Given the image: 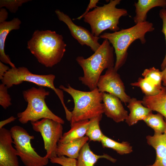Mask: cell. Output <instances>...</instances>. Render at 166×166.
Instances as JSON below:
<instances>
[{
    "label": "cell",
    "mask_w": 166,
    "mask_h": 166,
    "mask_svg": "<svg viewBox=\"0 0 166 166\" xmlns=\"http://www.w3.org/2000/svg\"><path fill=\"white\" fill-rule=\"evenodd\" d=\"M66 46L62 35L55 31L37 30L28 41L27 47L40 63L51 68L61 61Z\"/></svg>",
    "instance_id": "6da1fadb"
},
{
    "label": "cell",
    "mask_w": 166,
    "mask_h": 166,
    "mask_svg": "<svg viewBox=\"0 0 166 166\" xmlns=\"http://www.w3.org/2000/svg\"><path fill=\"white\" fill-rule=\"evenodd\" d=\"M110 44L107 39H104L99 48L90 57L85 58L78 56L76 59L84 73L83 76L79 77V80L90 91L97 88L102 71L114 66V48Z\"/></svg>",
    "instance_id": "7a4b0ae2"
},
{
    "label": "cell",
    "mask_w": 166,
    "mask_h": 166,
    "mask_svg": "<svg viewBox=\"0 0 166 166\" xmlns=\"http://www.w3.org/2000/svg\"><path fill=\"white\" fill-rule=\"evenodd\" d=\"M155 29L153 23L148 21L135 24L128 28L122 29L112 33H105L100 38L107 39L115 50L116 61L114 68L117 71L125 63L128 56V49L136 40L139 39L142 44L145 43V35Z\"/></svg>",
    "instance_id": "3957f363"
},
{
    "label": "cell",
    "mask_w": 166,
    "mask_h": 166,
    "mask_svg": "<svg viewBox=\"0 0 166 166\" xmlns=\"http://www.w3.org/2000/svg\"><path fill=\"white\" fill-rule=\"evenodd\" d=\"M67 87L61 85L59 88L69 93L72 97L74 107L70 121V124L84 120H89L102 115L104 113L103 93L97 88L90 91H83L72 88L68 84Z\"/></svg>",
    "instance_id": "277c9868"
},
{
    "label": "cell",
    "mask_w": 166,
    "mask_h": 166,
    "mask_svg": "<svg viewBox=\"0 0 166 166\" xmlns=\"http://www.w3.org/2000/svg\"><path fill=\"white\" fill-rule=\"evenodd\" d=\"M121 2V0H110L103 6H97L84 16V21L89 25L91 33L94 36L99 37L107 29L114 32L119 30L120 19L128 15L126 10L116 7Z\"/></svg>",
    "instance_id": "5b68a950"
},
{
    "label": "cell",
    "mask_w": 166,
    "mask_h": 166,
    "mask_svg": "<svg viewBox=\"0 0 166 166\" xmlns=\"http://www.w3.org/2000/svg\"><path fill=\"white\" fill-rule=\"evenodd\" d=\"M49 93L41 86L32 87L23 91V97L27 105L23 111L17 114L19 121L26 124L29 121L35 122L41 119L48 118L63 124L64 120L52 112L46 103L45 99Z\"/></svg>",
    "instance_id": "8992f818"
},
{
    "label": "cell",
    "mask_w": 166,
    "mask_h": 166,
    "mask_svg": "<svg viewBox=\"0 0 166 166\" xmlns=\"http://www.w3.org/2000/svg\"><path fill=\"white\" fill-rule=\"evenodd\" d=\"M55 78L53 74L39 75L34 74L25 67H11L6 73L1 80L2 82L9 89L14 85H17L24 81L34 83L42 87H46L53 90L60 99L64 109L66 117H70L71 112L67 108L64 103L63 91L56 88L54 81Z\"/></svg>",
    "instance_id": "52a82bcc"
},
{
    "label": "cell",
    "mask_w": 166,
    "mask_h": 166,
    "mask_svg": "<svg viewBox=\"0 0 166 166\" xmlns=\"http://www.w3.org/2000/svg\"><path fill=\"white\" fill-rule=\"evenodd\" d=\"M10 130L17 155L25 166H45L48 164L49 159L40 156L32 147L31 142L34 138V136L17 125Z\"/></svg>",
    "instance_id": "ba28073f"
},
{
    "label": "cell",
    "mask_w": 166,
    "mask_h": 166,
    "mask_svg": "<svg viewBox=\"0 0 166 166\" xmlns=\"http://www.w3.org/2000/svg\"><path fill=\"white\" fill-rule=\"evenodd\" d=\"M31 123L33 129L42 137L46 152L45 156L49 160L57 157V144L63 135L62 124L48 118Z\"/></svg>",
    "instance_id": "9c48e42d"
},
{
    "label": "cell",
    "mask_w": 166,
    "mask_h": 166,
    "mask_svg": "<svg viewBox=\"0 0 166 166\" xmlns=\"http://www.w3.org/2000/svg\"><path fill=\"white\" fill-rule=\"evenodd\" d=\"M117 71L114 67L107 69L105 74L100 77L97 88L100 92L113 95L126 104L131 98L126 93L124 84Z\"/></svg>",
    "instance_id": "30bf717a"
},
{
    "label": "cell",
    "mask_w": 166,
    "mask_h": 166,
    "mask_svg": "<svg viewBox=\"0 0 166 166\" xmlns=\"http://www.w3.org/2000/svg\"><path fill=\"white\" fill-rule=\"evenodd\" d=\"M55 13L59 20L67 26L72 36L81 45L89 46L94 52L99 48L101 45L98 42L99 37L94 36L87 29L75 24L68 15L59 10H56Z\"/></svg>",
    "instance_id": "8fae6325"
},
{
    "label": "cell",
    "mask_w": 166,
    "mask_h": 166,
    "mask_svg": "<svg viewBox=\"0 0 166 166\" xmlns=\"http://www.w3.org/2000/svg\"><path fill=\"white\" fill-rule=\"evenodd\" d=\"M10 130L0 129V166H20Z\"/></svg>",
    "instance_id": "7c38bea8"
},
{
    "label": "cell",
    "mask_w": 166,
    "mask_h": 166,
    "mask_svg": "<svg viewBox=\"0 0 166 166\" xmlns=\"http://www.w3.org/2000/svg\"><path fill=\"white\" fill-rule=\"evenodd\" d=\"M121 101L118 97L113 95L103 93L104 113L116 123L124 121L128 115Z\"/></svg>",
    "instance_id": "4fadbf2b"
},
{
    "label": "cell",
    "mask_w": 166,
    "mask_h": 166,
    "mask_svg": "<svg viewBox=\"0 0 166 166\" xmlns=\"http://www.w3.org/2000/svg\"><path fill=\"white\" fill-rule=\"evenodd\" d=\"M21 23V21L18 18H14L11 21L0 23V60L3 63L9 65L13 68L16 67L11 61L9 56L5 54V42L9 33L13 30L19 29Z\"/></svg>",
    "instance_id": "5bb4252c"
},
{
    "label": "cell",
    "mask_w": 166,
    "mask_h": 166,
    "mask_svg": "<svg viewBox=\"0 0 166 166\" xmlns=\"http://www.w3.org/2000/svg\"><path fill=\"white\" fill-rule=\"evenodd\" d=\"M127 107L130 111V113L125 120L129 126L136 124L140 121H143L147 116L152 113V110L143 105L142 101L137 100L135 98L130 99Z\"/></svg>",
    "instance_id": "9a60e30c"
},
{
    "label": "cell",
    "mask_w": 166,
    "mask_h": 166,
    "mask_svg": "<svg viewBox=\"0 0 166 166\" xmlns=\"http://www.w3.org/2000/svg\"><path fill=\"white\" fill-rule=\"evenodd\" d=\"M136 15L133 18L135 24L146 21L148 11L156 7L166 9V0H138L135 2Z\"/></svg>",
    "instance_id": "2e32d148"
},
{
    "label": "cell",
    "mask_w": 166,
    "mask_h": 166,
    "mask_svg": "<svg viewBox=\"0 0 166 166\" xmlns=\"http://www.w3.org/2000/svg\"><path fill=\"white\" fill-rule=\"evenodd\" d=\"M89 140L88 137L85 136L65 143L58 142L57 150V156H63L77 159L81 148Z\"/></svg>",
    "instance_id": "e0dca14e"
},
{
    "label": "cell",
    "mask_w": 166,
    "mask_h": 166,
    "mask_svg": "<svg viewBox=\"0 0 166 166\" xmlns=\"http://www.w3.org/2000/svg\"><path fill=\"white\" fill-rule=\"evenodd\" d=\"M142 101L144 106L157 112L166 119V87L162 86L160 92L155 96H145Z\"/></svg>",
    "instance_id": "ac0fdd59"
},
{
    "label": "cell",
    "mask_w": 166,
    "mask_h": 166,
    "mask_svg": "<svg viewBox=\"0 0 166 166\" xmlns=\"http://www.w3.org/2000/svg\"><path fill=\"white\" fill-rule=\"evenodd\" d=\"M102 158H106L113 163L116 160L107 154L98 155L94 154L91 150L87 142L80 151L77 160V166H94L98 160Z\"/></svg>",
    "instance_id": "d6986e66"
},
{
    "label": "cell",
    "mask_w": 166,
    "mask_h": 166,
    "mask_svg": "<svg viewBox=\"0 0 166 166\" xmlns=\"http://www.w3.org/2000/svg\"><path fill=\"white\" fill-rule=\"evenodd\" d=\"M89 123L90 120H86L70 124V129L63 134L58 142L65 143L84 137L86 135Z\"/></svg>",
    "instance_id": "ffe728a7"
},
{
    "label": "cell",
    "mask_w": 166,
    "mask_h": 166,
    "mask_svg": "<svg viewBox=\"0 0 166 166\" xmlns=\"http://www.w3.org/2000/svg\"><path fill=\"white\" fill-rule=\"evenodd\" d=\"M146 139L148 144L155 150L156 159L166 157V133L154 132L153 136H147Z\"/></svg>",
    "instance_id": "44dd1931"
},
{
    "label": "cell",
    "mask_w": 166,
    "mask_h": 166,
    "mask_svg": "<svg viewBox=\"0 0 166 166\" xmlns=\"http://www.w3.org/2000/svg\"><path fill=\"white\" fill-rule=\"evenodd\" d=\"M104 148H110L115 151L121 155L128 154L132 151V147L127 141H123L120 143L104 136L101 141Z\"/></svg>",
    "instance_id": "7402d4cb"
},
{
    "label": "cell",
    "mask_w": 166,
    "mask_h": 166,
    "mask_svg": "<svg viewBox=\"0 0 166 166\" xmlns=\"http://www.w3.org/2000/svg\"><path fill=\"white\" fill-rule=\"evenodd\" d=\"M130 85L139 87L145 96L148 97L158 94L160 92L163 86L160 87L149 79L141 77L138 79L137 81L132 83Z\"/></svg>",
    "instance_id": "603a6c76"
},
{
    "label": "cell",
    "mask_w": 166,
    "mask_h": 166,
    "mask_svg": "<svg viewBox=\"0 0 166 166\" xmlns=\"http://www.w3.org/2000/svg\"><path fill=\"white\" fill-rule=\"evenodd\" d=\"M163 116L160 113L149 114L143 120L147 125L152 128L154 132L166 133V122Z\"/></svg>",
    "instance_id": "cb8c5ba5"
},
{
    "label": "cell",
    "mask_w": 166,
    "mask_h": 166,
    "mask_svg": "<svg viewBox=\"0 0 166 166\" xmlns=\"http://www.w3.org/2000/svg\"><path fill=\"white\" fill-rule=\"evenodd\" d=\"M102 115L89 120L90 123L87 128L86 135L90 140L101 142L104 135L101 132L99 126L100 121Z\"/></svg>",
    "instance_id": "d4e9b609"
},
{
    "label": "cell",
    "mask_w": 166,
    "mask_h": 166,
    "mask_svg": "<svg viewBox=\"0 0 166 166\" xmlns=\"http://www.w3.org/2000/svg\"><path fill=\"white\" fill-rule=\"evenodd\" d=\"M144 78L150 80L156 85L162 87L161 83L162 81V71L153 67L144 70L142 74Z\"/></svg>",
    "instance_id": "484cf974"
},
{
    "label": "cell",
    "mask_w": 166,
    "mask_h": 166,
    "mask_svg": "<svg viewBox=\"0 0 166 166\" xmlns=\"http://www.w3.org/2000/svg\"><path fill=\"white\" fill-rule=\"evenodd\" d=\"M30 0H1L0 8L5 7L12 13H15L19 7L22 5Z\"/></svg>",
    "instance_id": "4316f807"
},
{
    "label": "cell",
    "mask_w": 166,
    "mask_h": 166,
    "mask_svg": "<svg viewBox=\"0 0 166 166\" xmlns=\"http://www.w3.org/2000/svg\"><path fill=\"white\" fill-rule=\"evenodd\" d=\"M7 87L2 83L0 85V105L5 109L12 105L11 99L8 93Z\"/></svg>",
    "instance_id": "83f0119b"
},
{
    "label": "cell",
    "mask_w": 166,
    "mask_h": 166,
    "mask_svg": "<svg viewBox=\"0 0 166 166\" xmlns=\"http://www.w3.org/2000/svg\"><path fill=\"white\" fill-rule=\"evenodd\" d=\"M53 164H56L62 166H77V160L65 156H57L50 159Z\"/></svg>",
    "instance_id": "f1b7e54d"
},
{
    "label": "cell",
    "mask_w": 166,
    "mask_h": 166,
    "mask_svg": "<svg viewBox=\"0 0 166 166\" xmlns=\"http://www.w3.org/2000/svg\"><path fill=\"white\" fill-rule=\"evenodd\" d=\"M159 16L163 22L162 28L161 32L164 34L165 37L166 42V9L162 8L159 12ZM166 65V52L165 57L161 65V69L163 70Z\"/></svg>",
    "instance_id": "f546056e"
},
{
    "label": "cell",
    "mask_w": 166,
    "mask_h": 166,
    "mask_svg": "<svg viewBox=\"0 0 166 166\" xmlns=\"http://www.w3.org/2000/svg\"><path fill=\"white\" fill-rule=\"evenodd\" d=\"M99 1V0H90L89 3L85 12L79 17L73 19V20H80L82 18H83L84 16L89 12V11L90 9H92L93 8H95L97 6L96 5L98 3Z\"/></svg>",
    "instance_id": "4dcf8cb0"
},
{
    "label": "cell",
    "mask_w": 166,
    "mask_h": 166,
    "mask_svg": "<svg viewBox=\"0 0 166 166\" xmlns=\"http://www.w3.org/2000/svg\"><path fill=\"white\" fill-rule=\"evenodd\" d=\"M10 69L7 65L4 64L0 61V79L1 80L3 78L6 73Z\"/></svg>",
    "instance_id": "1f68e13d"
},
{
    "label": "cell",
    "mask_w": 166,
    "mask_h": 166,
    "mask_svg": "<svg viewBox=\"0 0 166 166\" xmlns=\"http://www.w3.org/2000/svg\"><path fill=\"white\" fill-rule=\"evenodd\" d=\"M146 166H166V157L160 159H156L153 164Z\"/></svg>",
    "instance_id": "d6a6232c"
},
{
    "label": "cell",
    "mask_w": 166,
    "mask_h": 166,
    "mask_svg": "<svg viewBox=\"0 0 166 166\" xmlns=\"http://www.w3.org/2000/svg\"><path fill=\"white\" fill-rule=\"evenodd\" d=\"M8 16V13L5 8H1L0 9V23L6 21Z\"/></svg>",
    "instance_id": "836d02e7"
},
{
    "label": "cell",
    "mask_w": 166,
    "mask_h": 166,
    "mask_svg": "<svg viewBox=\"0 0 166 166\" xmlns=\"http://www.w3.org/2000/svg\"><path fill=\"white\" fill-rule=\"evenodd\" d=\"M16 119V117L12 116L6 120L1 121L0 122V129L3 128V127L6 124L14 121Z\"/></svg>",
    "instance_id": "e575fe53"
},
{
    "label": "cell",
    "mask_w": 166,
    "mask_h": 166,
    "mask_svg": "<svg viewBox=\"0 0 166 166\" xmlns=\"http://www.w3.org/2000/svg\"><path fill=\"white\" fill-rule=\"evenodd\" d=\"M162 81L163 84L164 86L166 87V65L164 69L162 70Z\"/></svg>",
    "instance_id": "d590c367"
},
{
    "label": "cell",
    "mask_w": 166,
    "mask_h": 166,
    "mask_svg": "<svg viewBox=\"0 0 166 166\" xmlns=\"http://www.w3.org/2000/svg\"></svg>",
    "instance_id": "8d00e7d4"
}]
</instances>
